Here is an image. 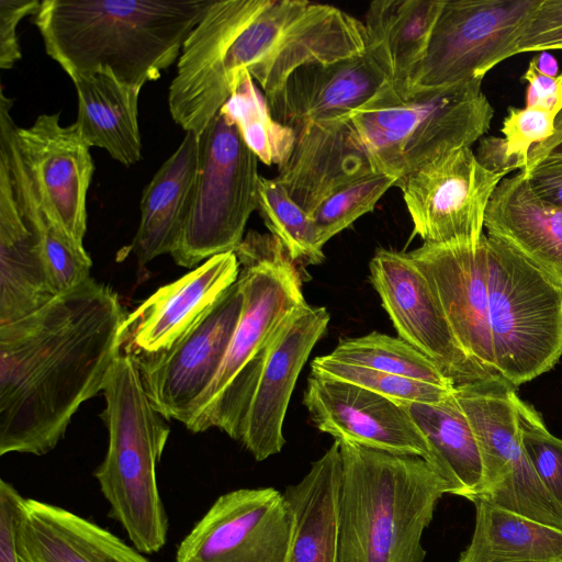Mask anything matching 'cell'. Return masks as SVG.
Masks as SVG:
<instances>
[{"instance_id": "8", "label": "cell", "mask_w": 562, "mask_h": 562, "mask_svg": "<svg viewBox=\"0 0 562 562\" xmlns=\"http://www.w3.org/2000/svg\"><path fill=\"white\" fill-rule=\"evenodd\" d=\"M258 158L236 125L218 112L199 135L191 207L171 257L184 268L237 249L257 210Z\"/></svg>"}, {"instance_id": "11", "label": "cell", "mask_w": 562, "mask_h": 562, "mask_svg": "<svg viewBox=\"0 0 562 562\" xmlns=\"http://www.w3.org/2000/svg\"><path fill=\"white\" fill-rule=\"evenodd\" d=\"M516 389L504 379L454 387L481 452L483 488L479 498L562 529V507L539 480L522 445Z\"/></svg>"}, {"instance_id": "31", "label": "cell", "mask_w": 562, "mask_h": 562, "mask_svg": "<svg viewBox=\"0 0 562 562\" xmlns=\"http://www.w3.org/2000/svg\"><path fill=\"white\" fill-rule=\"evenodd\" d=\"M472 503L474 531L458 562H562V529L484 498Z\"/></svg>"}, {"instance_id": "24", "label": "cell", "mask_w": 562, "mask_h": 562, "mask_svg": "<svg viewBox=\"0 0 562 562\" xmlns=\"http://www.w3.org/2000/svg\"><path fill=\"white\" fill-rule=\"evenodd\" d=\"M484 229L562 286V207L539 198L524 172L498 183Z\"/></svg>"}, {"instance_id": "25", "label": "cell", "mask_w": 562, "mask_h": 562, "mask_svg": "<svg viewBox=\"0 0 562 562\" xmlns=\"http://www.w3.org/2000/svg\"><path fill=\"white\" fill-rule=\"evenodd\" d=\"M56 296L40 238L22 214L0 159V326L35 313Z\"/></svg>"}, {"instance_id": "29", "label": "cell", "mask_w": 562, "mask_h": 562, "mask_svg": "<svg viewBox=\"0 0 562 562\" xmlns=\"http://www.w3.org/2000/svg\"><path fill=\"white\" fill-rule=\"evenodd\" d=\"M78 100L76 125L90 147L105 149L124 166L142 159L138 98L142 88L117 80L108 71L71 79Z\"/></svg>"}, {"instance_id": "4", "label": "cell", "mask_w": 562, "mask_h": 562, "mask_svg": "<svg viewBox=\"0 0 562 562\" xmlns=\"http://www.w3.org/2000/svg\"><path fill=\"white\" fill-rule=\"evenodd\" d=\"M483 80L404 92L390 83L346 121L373 170L395 179L449 151L470 147L490 130L494 108Z\"/></svg>"}, {"instance_id": "40", "label": "cell", "mask_w": 562, "mask_h": 562, "mask_svg": "<svg viewBox=\"0 0 562 562\" xmlns=\"http://www.w3.org/2000/svg\"><path fill=\"white\" fill-rule=\"evenodd\" d=\"M38 0H0V68L11 69L21 59L16 29L27 15H35Z\"/></svg>"}, {"instance_id": "39", "label": "cell", "mask_w": 562, "mask_h": 562, "mask_svg": "<svg viewBox=\"0 0 562 562\" xmlns=\"http://www.w3.org/2000/svg\"><path fill=\"white\" fill-rule=\"evenodd\" d=\"M562 49V0H541L513 49V56Z\"/></svg>"}, {"instance_id": "7", "label": "cell", "mask_w": 562, "mask_h": 562, "mask_svg": "<svg viewBox=\"0 0 562 562\" xmlns=\"http://www.w3.org/2000/svg\"><path fill=\"white\" fill-rule=\"evenodd\" d=\"M330 315L306 302L276 328L265 348L246 368L210 420L239 441L257 461L279 453L283 422L299 374Z\"/></svg>"}, {"instance_id": "16", "label": "cell", "mask_w": 562, "mask_h": 562, "mask_svg": "<svg viewBox=\"0 0 562 562\" xmlns=\"http://www.w3.org/2000/svg\"><path fill=\"white\" fill-rule=\"evenodd\" d=\"M369 269L403 340L431 359L456 386L494 379L461 347L429 282L407 252L378 249Z\"/></svg>"}, {"instance_id": "19", "label": "cell", "mask_w": 562, "mask_h": 562, "mask_svg": "<svg viewBox=\"0 0 562 562\" xmlns=\"http://www.w3.org/2000/svg\"><path fill=\"white\" fill-rule=\"evenodd\" d=\"M16 140L48 214L83 245L87 194L94 166L91 147L78 126H61L58 113L41 114L31 126H18Z\"/></svg>"}, {"instance_id": "43", "label": "cell", "mask_w": 562, "mask_h": 562, "mask_svg": "<svg viewBox=\"0 0 562 562\" xmlns=\"http://www.w3.org/2000/svg\"><path fill=\"white\" fill-rule=\"evenodd\" d=\"M526 176L539 198L562 207V159H546Z\"/></svg>"}, {"instance_id": "21", "label": "cell", "mask_w": 562, "mask_h": 562, "mask_svg": "<svg viewBox=\"0 0 562 562\" xmlns=\"http://www.w3.org/2000/svg\"><path fill=\"white\" fill-rule=\"evenodd\" d=\"M386 83L364 52L330 64L302 66L266 99L273 119L295 132L310 124L346 121Z\"/></svg>"}, {"instance_id": "13", "label": "cell", "mask_w": 562, "mask_h": 562, "mask_svg": "<svg viewBox=\"0 0 562 562\" xmlns=\"http://www.w3.org/2000/svg\"><path fill=\"white\" fill-rule=\"evenodd\" d=\"M508 175L481 165L470 148L441 155L398 179L413 233L424 243H477L490 200Z\"/></svg>"}, {"instance_id": "23", "label": "cell", "mask_w": 562, "mask_h": 562, "mask_svg": "<svg viewBox=\"0 0 562 562\" xmlns=\"http://www.w3.org/2000/svg\"><path fill=\"white\" fill-rule=\"evenodd\" d=\"M346 121L296 130L293 149L278 167L276 181L310 215L337 190L375 172L352 143Z\"/></svg>"}, {"instance_id": "32", "label": "cell", "mask_w": 562, "mask_h": 562, "mask_svg": "<svg viewBox=\"0 0 562 562\" xmlns=\"http://www.w3.org/2000/svg\"><path fill=\"white\" fill-rule=\"evenodd\" d=\"M220 112L236 125L245 144L261 162L279 167L290 156L295 132L273 119L266 95L248 70L237 75L233 93Z\"/></svg>"}, {"instance_id": "42", "label": "cell", "mask_w": 562, "mask_h": 562, "mask_svg": "<svg viewBox=\"0 0 562 562\" xmlns=\"http://www.w3.org/2000/svg\"><path fill=\"white\" fill-rule=\"evenodd\" d=\"M521 80L528 83L525 106L540 108L555 114L562 111V72L555 77L543 75L531 59Z\"/></svg>"}, {"instance_id": "26", "label": "cell", "mask_w": 562, "mask_h": 562, "mask_svg": "<svg viewBox=\"0 0 562 562\" xmlns=\"http://www.w3.org/2000/svg\"><path fill=\"white\" fill-rule=\"evenodd\" d=\"M198 167L199 135L187 132L143 190L139 225L127 248L139 266L176 248L191 207Z\"/></svg>"}, {"instance_id": "17", "label": "cell", "mask_w": 562, "mask_h": 562, "mask_svg": "<svg viewBox=\"0 0 562 562\" xmlns=\"http://www.w3.org/2000/svg\"><path fill=\"white\" fill-rule=\"evenodd\" d=\"M407 255L429 282L464 351L492 378L503 379L488 321L487 235L477 243H424Z\"/></svg>"}, {"instance_id": "10", "label": "cell", "mask_w": 562, "mask_h": 562, "mask_svg": "<svg viewBox=\"0 0 562 562\" xmlns=\"http://www.w3.org/2000/svg\"><path fill=\"white\" fill-rule=\"evenodd\" d=\"M235 254L243 310L220 370L186 425L193 432L207 430L209 420L276 328L305 302L299 266L270 233L248 232Z\"/></svg>"}, {"instance_id": "28", "label": "cell", "mask_w": 562, "mask_h": 562, "mask_svg": "<svg viewBox=\"0 0 562 562\" xmlns=\"http://www.w3.org/2000/svg\"><path fill=\"white\" fill-rule=\"evenodd\" d=\"M443 0H376L364 18L366 53L402 89L423 60Z\"/></svg>"}, {"instance_id": "12", "label": "cell", "mask_w": 562, "mask_h": 562, "mask_svg": "<svg viewBox=\"0 0 562 562\" xmlns=\"http://www.w3.org/2000/svg\"><path fill=\"white\" fill-rule=\"evenodd\" d=\"M540 2L443 0L423 60L397 90L412 92L483 80L496 65L513 56Z\"/></svg>"}, {"instance_id": "20", "label": "cell", "mask_w": 562, "mask_h": 562, "mask_svg": "<svg viewBox=\"0 0 562 562\" xmlns=\"http://www.w3.org/2000/svg\"><path fill=\"white\" fill-rule=\"evenodd\" d=\"M239 271L236 254L224 252L158 289L127 314L120 353L139 357L168 350L237 281Z\"/></svg>"}, {"instance_id": "27", "label": "cell", "mask_w": 562, "mask_h": 562, "mask_svg": "<svg viewBox=\"0 0 562 562\" xmlns=\"http://www.w3.org/2000/svg\"><path fill=\"white\" fill-rule=\"evenodd\" d=\"M341 456L334 440L283 495L294 517L290 562H338Z\"/></svg>"}, {"instance_id": "44", "label": "cell", "mask_w": 562, "mask_h": 562, "mask_svg": "<svg viewBox=\"0 0 562 562\" xmlns=\"http://www.w3.org/2000/svg\"><path fill=\"white\" fill-rule=\"evenodd\" d=\"M546 159H562V111L557 115L553 135L532 151L528 167L521 172L528 175Z\"/></svg>"}, {"instance_id": "2", "label": "cell", "mask_w": 562, "mask_h": 562, "mask_svg": "<svg viewBox=\"0 0 562 562\" xmlns=\"http://www.w3.org/2000/svg\"><path fill=\"white\" fill-rule=\"evenodd\" d=\"M212 0H43L33 15L46 53L70 79L108 71L143 88L160 78Z\"/></svg>"}, {"instance_id": "35", "label": "cell", "mask_w": 562, "mask_h": 562, "mask_svg": "<svg viewBox=\"0 0 562 562\" xmlns=\"http://www.w3.org/2000/svg\"><path fill=\"white\" fill-rule=\"evenodd\" d=\"M257 211L270 234L299 266L319 265L325 256L312 216L276 179L262 176L258 183Z\"/></svg>"}, {"instance_id": "14", "label": "cell", "mask_w": 562, "mask_h": 562, "mask_svg": "<svg viewBox=\"0 0 562 562\" xmlns=\"http://www.w3.org/2000/svg\"><path fill=\"white\" fill-rule=\"evenodd\" d=\"M294 517L273 487L218 496L180 542L176 562H290Z\"/></svg>"}, {"instance_id": "36", "label": "cell", "mask_w": 562, "mask_h": 562, "mask_svg": "<svg viewBox=\"0 0 562 562\" xmlns=\"http://www.w3.org/2000/svg\"><path fill=\"white\" fill-rule=\"evenodd\" d=\"M397 179L371 173L337 190L311 214L322 246L349 227L360 216L373 211Z\"/></svg>"}, {"instance_id": "34", "label": "cell", "mask_w": 562, "mask_h": 562, "mask_svg": "<svg viewBox=\"0 0 562 562\" xmlns=\"http://www.w3.org/2000/svg\"><path fill=\"white\" fill-rule=\"evenodd\" d=\"M557 115L535 106H509L503 120L504 137L483 136L475 153L477 160L494 172L526 170L532 151L553 135Z\"/></svg>"}, {"instance_id": "6", "label": "cell", "mask_w": 562, "mask_h": 562, "mask_svg": "<svg viewBox=\"0 0 562 562\" xmlns=\"http://www.w3.org/2000/svg\"><path fill=\"white\" fill-rule=\"evenodd\" d=\"M488 321L497 370L515 387L562 356V286L487 235Z\"/></svg>"}, {"instance_id": "18", "label": "cell", "mask_w": 562, "mask_h": 562, "mask_svg": "<svg viewBox=\"0 0 562 562\" xmlns=\"http://www.w3.org/2000/svg\"><path fill=\"white\" fill-rule=\"evenodd\" d=\"M303 404L313 425L335 439L395 454L417 456L430 465V446L397 402L358 385L311 372Z\"/></svg>"}, {"instance_id": "37", "label": "cell", "mask_w": 562, "mask_h": 562, "mask_svg": "<svg viewBox=\"0 0 562 562\" xmlns=\"http://www.w3.org/2000/svg\"><path fill=\"white\" fill-rule=\"evenodd\" d=\"M311 372L358 385L393 401L437 403L447 398L454 390L366 367L342 363L330 359L327 355L313 360Z\"/></svg>"}, {"instance_id": "33", "label": "cell", "mask_w": 562, "mask_h": 562, "mask_svg": "<svg viewBox=\"0 0 562 562\" xmlns=\"http://www.w3.org/2000/svg\"><path fill=\"white\" fill-rule=\"evenodd\" d=\"M330 359L398 376L454 389L456 385L428 357L402 338L372 331L341 339L327 355Z\"/></svg>"}, {"instance_id": "1", "label": "cell", "mask_w": 562, "mask_h": 562, "mask_svg": "<svg viewBox=\"0 0 562 562\" xmlns=\"http://www.w3.org/2000/svg\"><path fill=\"white\" fill-rule=\"evenodd\" d=\"M127 314L92 278L0 326V454L43 456L79 407L103 390Z\"/></svg>"}, {"instance_id": "38", "label": "cell", "mask_w": 562, "mask_h": 562, "mask_svg": "<svg viewBox=\"0 0 562 562\" xmlns=\"http://www.w3.org/2000/svg\"><path fill=\"white\" fill-rule=\"evenodd\" d=\"M517 411L527 457L543 486L562 507V439L553 436L536 408L520 397Z\"/></svg>"}, {"instance_id": "30", "label": "cell", "mask_w": 562, "mask_h": 562, "mask_svg": "<svg viewBox=\"0 0 562 562\" xmlns=\"http://www.w3.org/2000/svg\"><path fill=\"white\" fill-rule=\"evenodd\" d=\"M406 409L427 439L431 467L448 485V494L473 502L482 494L481 452L470 422L453 392L437 403L395 401Z\"/></svg>"}, {"instance_id": "5", "label": "cell", "mask_w": 562, "mask_h": 562, "mask_svg": "<svg viewBox=\"0 0 562 562\" xmlns=\"http://www.w3.org/2000/svg\"><path fill=\"white\" fill-rule=\"evenodd\" d=\"M102 392L109 445L94 477L110 504V516L133 547L142 553L158 552L166 544L169 524L156 468L170 429L151 405L131 356H117Z\"/></svg>"}, {"instance_id": "9", "label": "cell", "mask_w": 562, "mask_h": 562, "mask_svg": "<svg viewBox=\"0 0 562 562\" xmlns=\"http://www.w3.org/2000/svg\"><path fill=\"white\" fill-rule=\"evenodd\" d=\"M238 67L266 98L297 68L330 64L366 52L363 22L339 8L305 0H270L237 36Z\"/></svg>"}, {"instance_id": "22", "label": "cell", "mask_w": 562, "mask_h": 562, "mask_svg": "<svg viewBox=\"0 0 562 562\" xmlns=\"http://www.w3.org/2000/svg\"><path fill=\"white\" fill-rule=\"evenodd\" d=\"M16 549L19 562H150L108 529L33 498L20 506Z\"/></svg>"}, {"instance_id": "15", "label": "cell", "mask_w": 562, "mask_h": 562, "mask_svg": "<svg viewBox=\"0 0 562 562\" xmlns=\"http://www.w3.org/2000/svg\"><path fill=\"white\" fill-rule=\"evenodd\" d=\"M244 294L237 281L168 350L132 357L145 392L166 419L184 426L215 379L238 324Z\"/></svg>"}, {"instance_id": "3", "label": "cell", "mask_w": 562, "mask_h": 562, "mask_svg": "<svg viewBox=\"0 0 562 562\" xmlns=\"http://www.w3.org/2000/svg\"><path fill=\"white\" fill-rule=\"evenodd\" d=\"M335 440L341 456L338 562H424L422 538L447 483L420 457Z\"/></svg>"}, {"instance_id": "41", "label": "cell", "mask_w": 562, "mask_h": 562, "mask_svg": "<svg viewBox=\"0 0 562 562\" xmlns=\"http://www.w3.org/2000/svg\"><path fill=\"white\" fill-rule=\"evenodd\" d=\"M23 499L11 483L0 481V562H19L16 520Z\"/></svg>"}, {"instance_id": "45", "label": "cell", "mask_w": 562, "mask_h": 562, "mask_svg": "<svg viewBox=\"0 0 562 562\" xmlns=\"http://www.w3.org/2000/svg\"><path fill=\"white\" fill-rule=\"evenodd\" d=\"M532 60L541 74L551 77L559 75L558 61L553 55L547 52H539L536 56L532 57Z\"/></svg>"}]
</instances>
